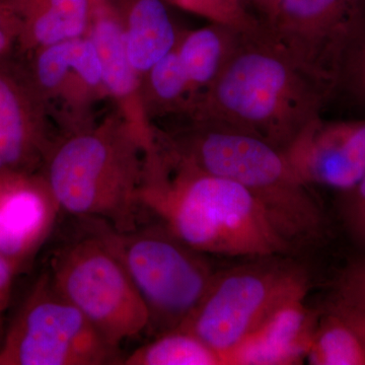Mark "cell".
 I'll list each match as a JSON object with an SVG mask.
<instances>
[{
    "label": "cell",
    "instance_id": "cell-1",
    "mask_svg": "<svg viewBox=\"0 0 365 365\" xmlns=\"http://www.w3.org/2000/svg\"><path fill=\"white\" fill-rule=\"evenodd\" d=\"M331 100L332 88L276 44L262 23L242 34L220 76L185 118L245 132L284 150Z\"/></svg>",
    "mask_w": 365,
    "mask_h": 365
},
{
    "label": "cell",
    "instance_id": "cell-2",
    "mask_svg": "<svg viewBox=\"0 0 365 365\" xmlns=\"http://www.w3.org/2000/svg\"><path fill=\"white\" fill-rule=\"evenodd\" d=\"M140 204L201 253L254 259L288 256L297 249L242 185L158 150L145 157Z\"/></svg>",
    "mask_w": 365,
    "mask_h": 365
},
{
    "label": "cell",
    "instance_id": "cell-3",
    "mask_svg": "<svg viewBox=\"0 0 365 365\" xmlns=\"http://www.w3.org/2000/svg\"><path fill=\"white\" fill-rule=\"evenodd\" d=\"M155 135L165 157L248 190L295 248L321 239L323 209L284 151L251 134L194 120L174 132L155 127Z\"/></svg>",
    "mask_w": 365,
    "mask_h": 365
},
{
    "label": "cell",
    "instance_id": "cell-4",
    "mask_svg": "<svg viewBox=\"0 0 365 365\" xmlns=\"http://www.w3.org/2000/svg\"><path fill=\"white\" fill-rule=\"evenodd\" d=\"M145 153L140 137L115 110L57 137L40 176L62 211L125 232L137 227Z\"/></svg>",
    "mask_w": 365,
    "mask_h": 365
},
{
    "label": "cell",
    "instance_id": "cell-5",
    "mask_svg": "<svg viewBox=\"0 0 365 365\" xmlns=\"http://www.w3.org/2000/svg\"><path fill=\"white\" fill-rule=\"evenodd\" d=\"M101 225L135 285L157 334L180 328L193 314L215 279L208 255L188 246L160 225L133 230Z\"/></svg>",
    "mask_w": 365,
    "mask_h": 365
},
{
    "label": "cell",
    "instance_id": "cell-6",
    "mask_svg": "<svg viewBox=\"0 0 365 365\" xmlns=\"http://www.w3.org/2000/svg\"><path fill=\"white\" fill-rule=\"evenodd\" d=\"M284 257L254 258L218 270L200 304L178 329L194 334L223 359L274 309L309 294V273Z\"/></svg>",
    "mask_w": 365,
    "mask_h": 365
},
{
    "label": "cell",
    "instance_id": "cell-7",
    "mask_svg": "<svg viewBox=\"0 0 365 365\" xmlns=\"http://www.w3.org/2000/svg\"><path fill=\"white\" fill-rule=\"evenodd\" d=\"M49 275L60 294L116 347L148 330V307L101 227L59 249Z\"/></svg>",
    "mask_w": 365,
    "mask_h": 365
},
{
    "label": "cell",
    "instance_id": "cell-8",
    "mask_svg": "<svg viewBox=\"0 0 365 365\" xmlns=\"http://www.w3.org/2000/svg\"><path fill=\"white\" fill-rule=\"evenodd\" d=\"M111 344L53 284L41 278L0 352V364H122Z\"/></svg>",
    "mask_w": 365,
    "mask_h": 365
},
{
    "label": "cell",
    "instance_id": "cell-9",
    "mask_svg": "<svg viewBox=\"0 0 365 365\" xmlns=\"http://www.w3.org/2000/svg\"><path fill=\"white\" fill-rule=\"evenodd\" d=\"M365 0H278L264 29L300 66L335 93L343 57Z\"/></svg>",
    "mask_w": 365,
    "mask_h": 365
},
{
    "label": "cell",
    "instance_id": "cell-10",
    "mask_svg": "<svg viewBox=\"0 0 365 365\" xmlns=\"http://www.w3.org/2000/svg\"><path fill=\"white\" fill-rule=\"evenodd\" d=\"M26 57L34 85L63 133L95 122L93 110L108 97L97 49L88 35L41 48Z\"/></svg>",
    "mask_w": 365,
    "mask_h": 365
},
{
    "label": "cell",
    "instance_id": "cell-11",
    "mask_svg": "<svg viewBox=\"0 0 365 365\" xmlns=\"http://www.w3.org/2000/svg\"><path fill=\"white\" fill-rule=\"evenodd\" d=\"M51 114L25 62L0 60V174L32 175L55 139Z\"/></svg>",
    "mask_w": 365,
    "mask_h": 365
},
{
    "label": "cell",
    "instance_id": "cell-12",
    "mask_svg": "<svg viewBox=\"0 0 365 365\" xmlns=\"http://www.w3.org/2000/svg\"><path fill=\"white\" fill-rule=\"evenodd\" d=\"M283 151L309 186L344 193L365 174V117L316 118Z\"/></svg>",
    "mask_w": 365,
    "mask_h": 365
},
{
    "label": "cell",
    "instance_id": "cell-13",
    "mask_svg": "<svg viewBox=\"0 0 365 365\" xmlns=\"http://www.w3.org/2000/svg\"><path fill=\"white\" fill-rule=\"evenodd\" d=\"M88 36L98 51L108 97L140 137L146 153L153 150L155 125L144 106L141 74L129 59L123 31L109 0H95Z\"/></svg>",
    "mask_w": 365,
    "mask_h": 365
},
{
    "label": "cell",
    "instance_id": "cell-14",
    "mask_svg": "<svg viewBox=\"0 0 365 365\" xmlns=\"http://www.w3.org/2000/svg\"><path fill=\"white\" fill-rule=\"evenodd\" d=\"M307 297L288 300L223 355L225 365H297L306 361L321 313Z\"/></svg>",
    "mask_w": 365,
    "mask_h": 365
},
{
    "label": "cell",
    "instance_id": "cell-15",
    "mask_svg": "<svg viewBox=\"0 0 365 365\" xmlns=\"http://www.w3.org/2000/svg\"><path fill=\"white\" fill-rule=\"evenodd\" d=\"M60 209L41 176L26 175L0 200V254L21 260L51 232Z\"/></svg>",
    "mask_w": 365,
    "mask_h": 365
},
{
    "label": "cell",
    "instance_id": "cell-16",
    "mask_svg": "<svg viewBox=\"0 0 365 365\" xmlns=\"http://www.w3.org/2000/svg\"><path fill=\"white\" fill-rule=\"evenodd\" d=\"M18 21V51L41 48L88 35L95 0H1Z\"/></svg>",
    "mask_w": 365,
    "mask_h": 365
},
{
    "label": "cell",
    "instance_id": "cell-17",
    "mask_svg": "<svg viewBox=\"0 0 365 365\" xmlns=\"http://www.w3.org/2000/svg\"><path fill=\"white\" fill-rule=\"evenodd\" d=\"M123 31L132 66L143 76L169 54L182 31L175 25L165 0H109Z\"/></svg>",
    "mask_w": 365,
    "mask_h": 365
},
{
    "label": "cell",
    "instance_id": "cell-18",
    "mask_svg": "<svg viewBox=\"0 0 365 365\" xmlns=\"http://www.w3.org/2000/svg\"><path fill=\"white\" fill-rule=\"evenodd\" d=\"M242 33L232 26L216 23L182 31L175 50L195 96V103L220 76Z\"/></svg>",
    "mask_w": 365,
    "mask_h": 365
},
{
    "label": "cell",
    "instance_id": "cell-19",
    "mask_svg": "<svg viewBox=\"0 0 365 365\" xmlns=\"http://www.w3.org/2000/svg\"><path fill=\"white\" fill-rule=\"evenodd\" d=\"M141 86L144 106L153 123L155 118L186 117L195 103L175 48L141 76Z\"/></svg>",
    "mask_w": 365,
    "mask_h": 365
},
{
    "label": "cell",
    "instance_id": "cell-20",
    "mask_svg": "<svg viewBox=\"0 0 365 365\" xmlns=\"http://www.w3.org/2000/svg\"><path fill=\"white\" fill-rule=\"evenodd\" d=\"M125 365H225L222 355L182 329L160 334L123 359Z\"/></svg>",
    "mask_w": 365,
    "mask_h": 365
},
{
    "label": "cell",
    "instance_id": "cell-21",
    "mask_svg": "<svg viewBox=\"0 0 365 365\" xmlns=\"http://www.w3.org/2000/svg\"><path fill=\"white\" fill-rule=\"evenodd\" d=\"M306 361L312 365H365V348L347 322L328 307L319 317Z\"/></svg>",
    "mask_w": 365,
    "mask_h": 365
},
{
    "label": "cell",
    "instance_id": "cell-22",
    "mask_svg": "<svg viewBox=\"0 0 365 365\" xmlns=\"http://www.w3.org/2000/svg\"><path fill=\"white\" fill-rule=\"evenodd\" d=\"M343 98L365 117V4L343 57L334 97Z\"/></svg>",
    "mask_w": 365,
    "mask_h": 365
},
{
    "label": "cell",
    "instance_id": "cell-23",
    "mask_svg": "<svg viewBox=\"0 0 365 365\" xmlns=\"http://www.w3.org/2000/svg\"><path fill=\"white\" fill-rule=\"evenodd\" d=\"M182 11L206 19L210 23L222 24L241 30L254 31L262 21L250 13L244 0H165Z\"/></svg>",
    "mask_w": 365,
    "mask_h": 365
},
{
    "label": "cell",
    "instance_id": "cell-24",
    "mask_svg": "<svg viewBox=\"0 0 365 365\" xmlns=\"http://www.w3.org/2000/svg\"><path fill=\"white\" fill-rule=\"evenodd\" d=\"M337 299L365 311V260L352 264L343 274Z\"/></svg>",
    "mask_w": 365,
    "mask_h": 365
},
{
    "label": "cell",
    "instance_id": "cell-25",
    "mask_svg": "<svg viewBox=\"0 0 365 365\" xmlns=\"http://www.w3.org/2000/svg\"><path fill=\"white\" fill-rule=\"evenodd\" d=\"M19 36L18 21L0 0V60L13 56L14 51L18 50Z\"/></svg>",
    "mask_w": 365,
    "mask_h": 365
},
{
    "label": "cell",
    "instance_id": "cell-26",
    "mask_svg": "<svg viewBox=\"0 0 365 365\" xmlns=\"http://www.w3.org/2000/svg\"><path fill=\"white\" fill-rule=\"evenodd\" d=\"M341 209L346 225L365 212V174L351 189L341 193Z\"/></svg>",
    "mask_w": 365,
    "mask_h": 365
},
{
    "label": "cell",
    "instance_id": "cell-27",
    "mask_svg": "<svg viewBox=\"0 0 365 365\" xmlns=\"http://www.w3.org/2000/svg\"><path fill=\"white\" fill-rule=\"evenodd\" d=\"M347 322L365 348V311L336 299L328 307Z\"/></svg>",
    "mask_w": 365,
    "mask_h": 365
},
{
    "label": "cell",
    "instance_id": "cell-28",
    "mask_svg": "<svg viewBox=\"0 0 365 365\" xmlns=\"http://www.w3.org/2000/svg\"><path fill=\"white\" fill-rule=\"evenodd\" d=\"M13 266L9 259L0 254V309L6 304L13 275Z\"/></svg>",
    "mask_w": 365,
    "mask_h": 365
},
{
    "label": "cell",
    "instance_id": "cell-29",
    "mask_svg": "<svg viewBox=\"0 0 365 365\" xmlns=\"http://www.w3.org/2000/svg\"><path fill=\"white\" fill-rule=\"evenodd\" d=\"M346 225L349 228L353 239L356 241L359 246L364 247L365 249V212Z\"/></svg>",
    "mask_w": 365,
    "mask_h": 365
},
{
    "label": "cell",
    "instance_id": "cell-30",
    "mask_svg": "<svg viewBox=\"0 0 365 365\" xmlns=\"http://www.w3.org/2000/svg\"><path fill=\"white\" fill-rule=\"evenodd\" d=\"M250 1L261 14L262 21H267L272 16L278 4V0H250Z\"/></svg>",
    "mask_w": 365,
    "mask_h": 365
}]
</instances>
